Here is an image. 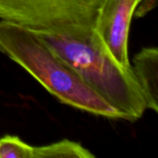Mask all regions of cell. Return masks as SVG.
<instances>
[{"label": "cell", "mask_w": 158, "mask_h": 158, "mask_svg": "<svg viewBox=\"0 0 158 158\" xmlns=\"http://www.w3.org/2000/svg\"><path fill=\"white\" fill-rule=\"evenodd\" d=\"M103 0H0V20L35 31L75 34L94 29Z\"/></svg>", "instance_id": "obj_3"}, {"label": "cell", "mask_w": 158, "mask_h": 158, "mask_svg": "<svg viewBox=\"0 0 158 158\" xmlns=\"http://www.w3.org/2000/svg\"><path fill=\"white\" fill-rule=\"evenodd\" d=\"M54 53L81 81L121 113L124 120L140 119L147 108L132 69H125L105 53L94 29L75 34L37 31Z\"/></svg>", "instance_id": "obj_1"}, {"label": "cell", "mask_w": 158, "mask_h": 158, "mask_svg": "<svg viewBox=\"0 0 158 158\" xmlns=\"http://www.w3.org/2000/svg\"><path fill=\"white\" fill-rule=\"evenodd\" d=\"M95 156L80 143L68 139L43 146H33L19 136L0 138V158H94Z\"/></svg>", "instance_id": "obj_5"}, {"label": "cell", "mask_w": 158, "mask_h": 158, "mask_svg": "<svg viewBox=\"0 0 158 158\" xmlns=\"http://www.w3.org/2000/svg\"><path fill=\"white\" fill-rule=\"evenodd\" d=\"M157 0H142L135 9L134 17L143 18L156 6Z\"/></svg>", "instance_id": "obj_7"}, {"label": "cell", "mask_w": 158, "mask_h": 158, "mask_svg": "<svg viewBox=\"0 0 158 158\" xmlns=\"http://www.w3.org/2000/svg\"><path fill=\"white\" fill-rule=\"evenodd\" d=\"M0 52L30 73L60 103L92 115L123 119L121 113L88 87L37 31L0 20Z\"/></svg>", "instance_id": "obj_2"}, {"label": "cell", "mask_w": 158, "mask_h": 158, "mask_svg": "<svg viewBox=\"0 0 158 158\" xmlns=\"http://www.w3.org/2000/svg\"><path fill=\"white\" fill-rule=\"evenodd\" d=\"M141 1L103 0L94 26L101 49L125 69H132L129 58V34Z\"/></svg>", "instance_id": "obj_4"}, {"label": "cell", "mask_w": 158, "mask_h": 158, "mask_svg": "<svg viewBox=\"0 0 158 158\" xmlns=\"http://www.w3.org/2000/svg\"><path fill=\"white\" fill-rule=\"evenodd\" d=\"M133 73L144 94L147 108L158 111V49L144 47L133 57Z\"/></svg>", "instance_id": "obj_6"}]
</instances>
